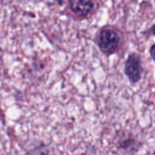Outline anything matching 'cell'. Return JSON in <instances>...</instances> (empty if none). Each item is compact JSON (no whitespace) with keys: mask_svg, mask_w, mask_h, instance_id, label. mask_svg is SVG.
I'll list each match as a JSON object with an SVG mask.
<instances>
[{"mask_svg":"<svg viewBox=\"0 0 155 155\" xmlns=\"http://www.w3.org/2000/svg\"><path fill=\"white\" fill-rule=\"evenodd\" d=\"M151 55H152L153 59L155 61V45H153L151 47Z\"/></svg>","mask_w":155,"mask_h":155,"instance_id":"277c9868","label":"cell"},{"mask_svg":"<svg viewBox=\"0 0 155 155\" xmlns=\"http://www.w3.org/2000/svg\"><path fill=\"white\" fill-rule=\"evenodd\" d=\"M119 42V35L115 31L110 28H105L102 30L98 38L99 47L102 52L106 54H114L118 48Z\"/></svg>","mask_w":155,"mask_h":155,"instance_id":"6da1fadb","label":"cell"},{"mask_svg":"<svg viewBox=\"0 0 155 155\" xmlns=\"http://www.w3.org/2000/svg\"><path fill=\"white\" fill-rule=\"evenodd\" d=\"M141 73L142 67L140 58L135 54H131L125 63L126 75L133 83H136L141 78Z\"/></svg>","mask_w":155,"mask_h":155,"instance_id":"7a4b0ae2","label":"cell"},{"mask_svg":"<svg viewBox=\"0 0 155 155\" xmlns=\"http://www.w3.org/2000/svg\"><path fill=\"white\" fill-rule=\"evenodd\" d=\"M94 7V4L91 1H73L70 2L71 10L78 15H86Z\"/></svg>","mask_w":155,"mask_h":155,"instance_id":"3957f363","label":"cell"},{"mask_svg":"<svg viewBox=\"0 0 155 155\" xmlns=\"http://www.w3.org/2000/svg\"><path fill=\"white\" fill-rule=\"evenodd\" d=\"M152 29H153V34L155 35V25H153V28H152Z\"/></svg>","mask_w":155,"mask_h":155,"instance_id":"5b68a950","label":"cell"},{"mask_svg":"<svg viewBox=\"0 0 155 155\" xmlns=\"http://www.w3.org/2000/svg\"><path fill=\"white\" fill-rule=\"evenodd\" d=\"M40 155H46V154H44V153H42V154H40Z\"/></svg>","mask_w":155,"mask_h":155,"instance_id":"8992f818","label":"cell"}]
</instances>
